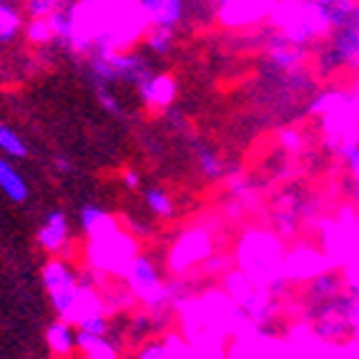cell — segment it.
<instances>
[{
  "label": "cell",
  "mask_w": 359,
  "mask_h": 359,
  "mask_svg": "<svg viewBox=\"0 0 359 359\" xmlns=\"http://www.w3.org/2000/svg\"><path fill=\"white\" fill-rule=\"evenodd\" d=\"M128 282V289H131L133 297L144 302L149 306H161L168 297L166 282H163V274L158 269V264L149 257V254H136L131 259V264L123 271Z\"/></svg>",
  "instance_id": "cell-3"
},
{
  "label": "cell",
  "mask_w": 359,
  "mask_h": 359,
  "mask_svg": "<svg viewBox=\"0 0 359 359\" xmlns=\"http://www.w3.org/2000/svg\"><path fill=\"white\" fill-rule=\"evenodd\" d=\"M60 6V0H25V13L30 18H48Z\"/></svg>",
  "instance_id": "cell-21"
},
{
  "label": "cell",
  "mask_w": 359,
  "mask_h": 359,
  "mask_svg": "<svg viewBox=\"0 0 359 359\" xmlns=\"http://www.w3.org/2000/svg\"><path fill=\"white\" fill-rule=\"evenodd\" d=\"M46 341H48V349L58 357H68L78 349V327L71 319L58 317L46 332Z\"/></svg>",
  "instance_id": "cell-9"
},
{
  "label": "cell",
  "mask_w": 359,
  "mask_h": 359,
  "mask_svg": "<svg viewBox=\"0 0 359 359\" xmlns=\"http://www.w3.org/2000/svg\"><path fill=\"white\" fill-rule=\"evenodd\" d=\"M209 254H211L209 233L201 231V229H194V231L184 233L179 239V244L174 246V252H171V266H174V271H186L204 262Z\"/></svg>",
  "instance_id": "cell-5"
},
{
  "label": "cell",
  "mask_w": 359,
  "mask_h": 359,
  "mask_svg": "<svg viewBox=\"0 0 359 359\" xmlns=\"http://www.w3.org/2000/svg\"><path fill=\"white\" fill-rule=\"evenodd\" d=\"M78 352L88 359H116L121 354V349L108 334L78 332Z\"/></svg>",
  "instance_id": "cell-10"
},
{
  "label": "cell",
  "mask_w": 359,
  "mask_h": 359,
  "mask_svg": "<svg viewBox=\"0 0 359 359\" xmlns=\"http://www.w3.org/2000/svg\"><path fill=\"white\" fill-rule=\"evenodd\" d=\"M23 30V13L13 0H0V46L18 41Z\"/></svg>",
  "instance_id": "cell-12"
},
{
  "label": "cell",
  "mask_w": 359,
  "mask_h": 359,
  "mask_svg": "<svg viewBox=\"0 0 359 359\" xmlns=\"http://www.w3.org/2000/svg\"><path fill=\"white\" fill-rule=\"evenodd\" d=\"M78 226H81V231H83L86 236H93V233L116 226V224L103 206L93 204V201H86V204L78 209Z\"/></svg>",
  "instance_id": "cell-13"
},
{
  "label": "cell",
  "mask_w": 359,
  "mask_h": 359,
  "mask_svg": "<svg viewBox=\"0 0 359 359\" xmlns=\"http://www.w3.org/2000/svg\"><path fill=\"white\" fill-rule=\"evenodd\" d=\"M194 154H196L198 171H201L209 181H219L224 174H226L222 154H219L216 149H211L209 144H196L194 146Z\"/></svg>",
  "instance_id": "cell-14"
},
{
  "label": "cell",
  "mask_w": 359,
  "mask_h": 359,
  "mask_svg": "<svg viewBox=\"0 0 359 359\" xmlns=\"http://www.w3.org/2000/svg\"><path fill=\"white\" fill-rule=\"evenodd\" d=\"M43 287L48 292L50 306L55 314L76 322L78 311L83 306L86 292L93 284L86 282L83 274L73 269L66 259H50L43 269Z\"/></svg>",
  "instance_id": "cell-1"
},
{
  "label": "cell",
  "mask_w": 359,
  "mask_h": 359,
  "mask_svg": "<svg viewBox=\"0 0 359 359\" xmlns=\"http://www.w3.org/2000/svg\"><path fill=\"white\" fill-rule=\"evenodd\" d=\"M28 38L36 43H48L53 41V33H50L48 18H33V23L28 25Z\"/></svg>",
  "instance_id": "cell-22"
},
{
  "label": "cell",
  "mask_w": 359,
  "mask_h": 359,
  "mask_svg": "<svg viewBox=\"0 0 359 359\" xmlns=\"http://www.w3.org/2000/svg\"><path fill=\"white\" fill-rule=\"evenodd\" d=\"M136 3L154 28L174 30L186 18V0H136Z\"/></svg>",
  "instance_id": "cell-6"
},
{
  "label": "cell",
  "mask_w": 359,
  "mask_h": 359,
  "mask_svg": "<svg viewBox=\"0 0 359 359\" xmlns=\"http://www.w3.org/2000/svg\"><path fill=\"white\" fill-rule=\"evenodd\" d=\"M146 46H149L151 53L156 55H168L174 50V30L171 28H154L146 38Z\"/></svg>",
  "instance_id": "cell-18"
},
{
  "label": "cell",
  "mask_w": 359,
  "mask_h": 359,
  "mask_svg": "<svg viewBox=\"0 0 359 359\" xmlns=\"http://www.w3.org/2000/svg\"><path fill=\"white\" fill-rule=\"evenodd\" d=\"M0 194L13 201V204H25L30 196V186L28 179L23 176L18 166H15V158L0 154Z\"/></svg>",
  "instance_id": "cell-7"
},
{
  "label": "cell",
  "mask_w": 359,
  "mask_h": 359,
  "mask_svg": "<svg viewBox=\"0 0 359 359\" xmlns=\"http://www.w3.org/2000/svg\"><path fill=\"white\" fill-rule=\"evenodd\" d=\"M96 96H98V103L103 106V111H108L111 116H121V114H123L118 96H116V90L111 88V86H101V88H96Z\"/></svg>",
  "instance_id": "cell-19"
},
{
  "label": "cell",
  "mask_w": 359,
  "mask_h": 359,
  "mask_svg": "<svg viewBox=\"0 0 359 359\" xmlns=\"http://www.w3.org/2000/svg\"><path fill=\"white\" fill-rule=\"evenodd\" d=\"M76 327L78 332H88V334H108V319L101 309H90V311H83L81 317L76 319Z\"/></svg>",
  "instance_id": "cell-17"
},
{
  "label": "cell",
  "mask_w": 359,
  "mask_h": 359,
  "mask_svg": "<svg viewBox=\"0 0 359 359\" xmlns=\"http://www.w3.org/2000/svg\"><path fill=\"white\" fill-rule=\"evenodd\" d=\"M38 246L48 254H63L71 244V222L63 209H53L43 216L41 226H38Z\"/></svg>",
  "instance_id": "cell-4"
},
{
  "label": "cell",
  "mask_w": 359,
  "mask_h": 359,
  "mask_svg": "<svg viewBox=\"0 0 359 359\" xmlns=\"http://www.w3.org/2000/svg\"><path fill=\"white\" fill-rule=\"evenodd\" d=\"M55 166H58L60 174H73V171H76V168H73V163L68 161L66 156H58V158H55Z\"/></svg>",
  "instance_id": "cell-24"
},
{
  "label": "cell",
  "mask_w": 359,
  "mask_h": 359,
  "mask_svg": "<svg viewBox=\"0 0 359 359\" xmlns=\"http://www.w3.org/2000/svg\"><path fill=\"white\" fill-rule=\"evenodd\" d=\"M28 151L30 149H28V144H25V138L20 136L11 123H3V121H0V154L20 161V158L28 156Z\"/></svg>",
  "instance_id": "cell-16"
},
{
  "label": "cell",
  "mask_w": 359,
  "mask_h": 359,
  "mask_svg": "<svg viewBox=\"0 0 359 359\" xmlns=\"http://www.w3.org/2000/svg\"><path fill=\"white\" fill-rule=\"evenodd\" d=\"M144 206L154 216H158V219H171L174 211H176L171 194H168L166 189H161V186H149V189H146L144 191Z\"/></svg>",
  "instance_id": "cell-15"
},
{
  "label": "cell",
  "mask_w": 359,
  "mask_h": 359,
  "mask_svg": "<svg viewBox=\"0 0 359 359\" xmlns=\"http://www.w3.org/2000/svg\"><path fill=\"white\" fill-rule=\"evenodd\" d=\"M48 25H50V33L58 43L63 46H76L78 43V18H76V11L73 8H63L58 6L53 13L48 15Z\"/></svg>",
  "instance_id": "cell-11"
},
{
  "label": "cell",
  "mask_w": 359,
  "mask_h": 359,
  "mask_svg": "<svg viewBox=\"0 0 359 359\" xmlns=\"http://www.w3.org/2000/svg\"><path fill=\"white\" fill-rule=\"evenodd\" d=\"M123 186L128 191H138L141 189V174L138 171H123Z\"/></svg>",
  "instance_id": "cell-23"
},
{
  "label": "cell",
  "mask_w": 359,
  "mask_h": 359,
  "mask_svg": "<svg viewBox=\"0 0 359 359\" xmlns=\"http://www.w3.org/2000/svg\"><path fill=\"white\" fill-rule=\"evenodd\" d=\"M138 357L141 359H166V357H174V349L168 344L166 339L163 341H149L144 347L138 349Z\"/></svg>",
  "instance_id": "cell-20"
},
{
  "label": "cell",
  "mask_w": 359,
  "mask_h": 359,
  "mask_svg": "<svg viewBox=\"0 0 359 359\" xmlns=\"http://www.w3.org/2000/svg\"><path fill=\"white\" fill-rule=\"evenodd\" d=\"M90 246V264L93 269L108 271V274H123L126 266L131 264V259L136 257V244L131 236L121 231L118 226L103 229V231L88 236Z\"/></svg>",
  "instance_id": "cell-2"
},
{
  "label": "cell",
  "mask_w": 359,
  "mask_h": 359,
  "mask_svg": "<svg viewBox=\"0 0 359 359\" xmlns=\"http://www.w3.org/2000/svg\"><path fill=\"white\" fill-rule=\"evenodd\" d=\"M138 96L146 106H154V108H166L174 103L176 96V86L174 81L168 76H161V73H151L146 81L138 83Z\"/></svg>",
  "instance_id": "cell-8"
}]
</instances>
